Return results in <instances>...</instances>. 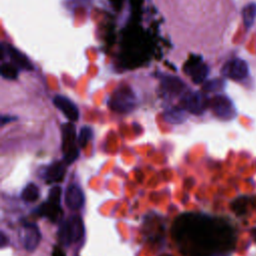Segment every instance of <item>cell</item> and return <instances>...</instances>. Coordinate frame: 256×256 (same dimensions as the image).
<instances>
[{"label": "cell", "instance_id": "obj_1", "mask_svg": "<svg viewBox=\"0 0 256 256\" xmlns=\"http://www.w3.org/2000/svg\"><path fill=\"white\" fill-rule=\"evenodd\" d=\"M172 235L187 256H226L236 243L235 231L228 222L199 213L180 215L174 221Z\"/></svg>", "mask_w": 256, "mask_h": 256}, {"label": "cell", "instance_id": "obj_2", "mask_svg": "<svg viewBox=\"0 0 256 256\" xmlns=\"http://www.w3.org/2000/svg\"><path fill=\"white\" fill-rule=\"evenodd\" d=\"M84 235V225L83 220L78 215H73L67 218L60 226L58 231L59 240L65 244L69 245L79 241Z\"/></svg>", "mask_w": 256, "mask_h": 256}, {"label": "cell", "instance_id": "obj_3", "mask_svg": "<svg viewBox=\"0 0 256 256\" xmlns=\"http://www.w3.org/2000/svg\"><path fill=\"white\" fill-rule=\"evenodd\" d=\"M136 98L130 87L121 86L109 98V107L119 113H127L134 109Z\"/></svg>", "mask_w": 256, "mask_h": 256}, {"label": "cell", "instance_id": "obj_4", "mask_svg": "<svg viewBox=\"0 0 256 256\" xmlns=\"http://www.w3.org/2000/svg\"><path fill=\"white\" fill-rule=\"evenodd\" d=\"M62 150L66 164L74 162L79 155L75 142V128L71 123L62 126Z\"/></svg>", "mask_w": 256, "mask_h": 256}, {"label": "cell", "instance_id": "obj_5", "mask_svg": "<svg viewBox=\"0 0 256 256\" xmlns=\"http://www.w3.org/2000/svg\"><path fill=\"white\" fill-rule=\"evenodd\" d=\"M181 104L185 111L199 115L207 109L209 106V100L202 92H186L181 99Z\"/></svg>", "mask_w": 256, "mask_h": 256}, {"label": "cell", "instance_id": "obj_6", "mask_svg": "<svg viewBox=\"0 0 256 256\" xmlns=\"http://www.w3.org/2000/svg\"><path fill=\"white\" fill-rule=\"evenodd\" d=\"M209 106L215 116L222 120H231L236 115L233 102L224 95H216L209 101Z\"/></svg>", "mask_w": 256, "mask_h": 256}, {"label": "cell", "instance_id": "obj_7", "mask_svg": "<svg viewBox=\"0 0 256 256\" xmlns=\"http://www.w3.org/2000/svg\"><path fill=\"white\" fill-rule=\"evenodd\" d=\"M249 72L248 64L245 60L234 58L227 61L222 67V74L232 80H243L247 77Z\"/></svg>", "mask_w": 256, "mask_h": 256}, {"label": "cell", "instance_id": "obj_8", "mask_svg": "<svg viewBox=\"0 0 256 256\" xmlns=\"http://www.w3.org/2000/svg\"><path fill=\"white\" fill-rule=\"evenodd\" d=\"M183 70L195 83L203 82L209 72L208 66L198 56H192L184 65Z\"/></svg>", "mask_w": 256, "mask_h": 256}, {"label": "cell", "instance_id": "obj_9", "mask_svg": "<svg viewBox=\"0 0 256 256\" xmlns=\"http://www.w3.org/2000/svg\"><path fill=\"white\" fill-rule=\"evenodd\" d=\"M20 238L22 240L23 246L27 251H34L40 243L41 233L38 227L32 223L23 224L20 233Z\"/></svg>", "mask_w": 256, "mask_h": 256}, {"label": "cell", "instance_id": "obj_10", "mask_svg": "<svg viewBox=\"0 0 256 256\" xmlns=\"http://www.w3.org/2000/svg\"><path fill=\"white\" fill-rule=\"evenodd\" d=\"M54 105L64 114V116L70 121H77L79 118V111L77 106L67 97L57 95L53 99Z\"/></svg>", "mask_w": 256, "mask_h": 256}, {"label": "cell", "instance_id": "obj_11", "mask_svg": "<svg viewBox=\"0 0 256 256\" xmlns=\"http://www.w3.org/2000/svg\"><path fill=\"white\" fill-rule=\"evenodd\" d=\"M38 213L41 216L48 218L51 222L56 223L62 218L63 210L60 206V203H55L48 200L38 207Z\"/></svg>", "mask_w": 256, "mask_h": 256}, {"label": "cell", "instance_id": "obj_12", "mask_svg": "<svg viewBox=\"0 0 256 256\" xmlns=\"http://www.w3.org/2000/svg\"><path fill=\"white\" fill-rule=\"evenodd\" d=\"M65 202L70 209H79L84 204V195L80 187L75 184L68 186L65 192Z\"/></svg>", "mask_w": 256, "mask_h": 256}, {"label": "cell", "instance_id": "obj_13", "mask_svg": "<svg viewBox=\"0 0 256 256\" xmlns=\"http://www.w3.org/2000/svg\"><path fill=\"white\" fill-rule=\"evenodd\" d=\"M66 162L57 161L52 163L45 172V179L47 183H58L64 179L66 173Z\"/></svg>", "mask_w": 256, "mask_h": 256}, {"label": "cell", "instance_id": "obj_14", "mask_svg": "<svg viewBox=\"0 0 256 256\" xmlns=\"http://www.w3.org/2000/svg\"><path fill=\"white\" fill-rule=\"evenodd\" d=\"M7 54L9 55L12 64H14L18 69H24V70H32L33 66L30 63L29 59L22 54L18 49L12 47L11 45H7Z\"/></svg>", "mask_w": 256, "mask_h": 256}, {"label": "cell", "instance_id": "obj_15", "mask_svg": "<svg viewBox=\"0 0 256 256\" xmlns=\"http://www.w3.org/2000/svg\"><path fill=\"white\" fill-rule=\"evenodd\" d=\"M252 198L251 197H248V196H240V197H237L235 198L230 207H231V210L238 216H241L245 213H247L250 205H252Z\"/></svg>", "mask_w": 256, "mask_h": 256}, {"label": "cell", "instance_id": "obj_16", "mask_svg": "<svg viewBox=\"0 0 256 256\" xmlns=\"http://www.w3.org/2000/svg\"><path fill=\"white\" fill-rule=\"evenodd\" d=\"M256 17V4L255 3H249L246 5L242 10V18L243 23L247 28H249L255 20Z\"/></svg>", "mask_w": 256, "mask_h": 256}, {"label": "cell", "instance_id": "obj_17", "mask_svg": "<svg viewBox=\"0 0 256 256\" xmlns=\"http://www.w3.org/2000/svg\"><path fill=\"white\" fill-rule=\"evenodd\" d=\"M21 198L27 202L35 201L39 198V189L34 183H29L22 191Z\"/></svg>", "mask_w": 256, "mask_h": 256}, {"label": "cell", "instance_id": "obj_18", "mask_svg": "<svg viewBox=\"0 0 256 256\" xmlns=\"http://www.w3.org/2000/svg\"><path fill=\"white\" fill-rule=\"evenodd\" d=\"M163 86H164L166 91H169L168 93H173V94L181 91V89L184 87L183 83L179 79H177V78H170V77H168L163 82Z\"/></svg>", "mask_w": 256, "mask_h": 256}, {"label": "cell", "instance_id": "obj_19", "mask_svg": "<svg viewBox=\"0 0 256 256\" xmlns=\"http://www.w3.org/2000/svg\"><path fill=\"white\" fill-rule=\"evenodd\" d=\"M166 119L171 123H181L185 119V111L179 108L168 110L166 113Z\"/></svg>", "mask_w": 256, "mask_h": 256}, {"label": "cell", "instance_id": "obj_20", "mask_svg": "<svg viewBox=\"0 0 256 256\" xmlns=\"http://www.w3.org/2000/svg\"><path fill=\"white\" fill-rule=\"evenodd\" d=\"M1 74L6 79H16L18 75V68L14 64H3L1 68Z\"/></svg>", "mask_w": 256, "mask_h": 256}, {"label": "cell", "instance_id": "obj_21", "mask_svg": "<svg viewBox=\"0 0 256 256\" xmlns=\"http://www.w3.org/2000/svg\"><path fill=\"white\" fill-rule=\"evenodd\" d=\"M92 135H93V131L90 127H82L81 130H80V133H79V136H78V144L81 148H84L87 143L90 141V139L92 138Z\"/></svg>", "mask_w": 256, "mask_h": 256}, {"label": "cell", "instance_id": "obj_22", "mask_svg": "<svg viewBox=\"0 0 256 256\" xmlns=\"http://www.w3.org/2000/svg\"><path fill=\"white\" fill-rule=\"evenodd\" d=\"M61 187L59 186H54L51 188L49 195H48V200L55 202V203H60V198H61Z\"/></svg>", "mask_w": 256, "mask_h": 256}, {"label": "cell", "instance_id": "obj_23", "mask_svg": "<svg viewBox=\"0 0 256 256\" xmlns=\"http://www.w3.org/2000/svg\"><path fill=\"white\" fill-rule=\"evenodd\" d=\"M222 84H223V82L221 80H213V81L208 82L204 88L209 91H214L215 89H219L222 86Z\"/></svg>", "mask_w": 256, "mask_h": 256}, {"label": "cell", "instance_id": "obj_24", "mask_svg": "<svg viewBox=\"0 0 256 256\" xmlns=\"http://www.w3.org/2000/svg\"><path fill=\"white\" fill-rule=\"evenodd\" d=\"M67 3L70 4L72 7H75L80 5H86L88 3V0H67Z\"/></svg>", "mask_w": 256, "mask_h": 256}, {"label": "cell", "instance_id": "obj_25", "mask_svg": "<svg viewBox=\"0 0 256 256\" xmlns=\"http://www.w3.org/2000/svg\"><path fill=\"white\" fill-rule=\"evenodd\" d=\"M52 256H66L65 253L57 246H55L53 248V251H52Z\"/></svg>", "mask_w": 256, "mask_h": 256}, {"label": "cell", "instance_id": "obj_26", "mask_svg": "<svg viewBox=\"0 0 256 256\" xmlns=\"http://www.w3.org/2000/svg\"><path fill=\"white\" fill-rule=\"evenodd\" d=\"M251 235H252L254 241L256 242V227H254V228L251 229Z\"/></svg>", "mask_w": 256, "mask_h": 256}, {"label": "cell", "instance_id": "obj_27", "mask_svg": "<svg viewBox=\"0 0 256 256\" xmlns=\"http://www.w3.org/2000/svg\"><path fill=\"white\" fill-rule=\"evenodd\" d=\"M1 238H2V243H1V246L4 247L5 246V242H6V237L4 235V233H1Z\"/></svg>", "mask_w": 256, "mask_h": 256}]
</instances>
